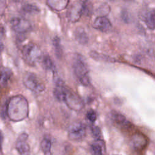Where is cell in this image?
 I'll list each match as a JSON object with an SVG mask.
<instances>
[{
  "instance_id": "cell-11",
  "label": "cell",
  "mask_w": 155,
  "mask_h": 155,
  "mask_svg": "<svg viewBox=\"0 0 155 155\" xmlns=\"http://www.w3.org/2000/svg\"><path fill=\"white\" fill-rule=\"evenodd\" d=\"M131 143L133 148L136 150L140 151L147 147L148 140L143 134L140 133H136L132 136Z\"/></svg>"
},
{
  "instance_id": "cell-10",
  "label": "cell",
  "mask_w": 155,
  "mask_h": 155,
  "mask_svg": "<svg viewBox=\"0 0 155 155\" xmlns=\"http://www.w3.org/2000/svg\"><path fill=\"white\" fill-rule=\"evenodd\" d=\"M93 27L102 32L107 33L110 31L112 29V24L110 20L105 16L97 17L93 24Z\"/></svg>"
},
{
  "instance_id": "cell-12",
  "label": "cell",
  "mask_w": 155,
  "mask_h": 155,
  "mask_svg": "<svg viewBox=\"0 0 155 155\" xmlns=\"http://www.w3.org/2000/svg\"><path fill=\"white\" fill-rule=\"evenodd\" d=\"M143 20L147 27L151 30L155 29V10L151 9L143 15Z\"/></svg>"
},
{
  "instance_id": "cell-19",
  "label": "cell",
  "mask_w": 155,
  "mask_h": 155,
  "mask_svg": "<svg viewBox=\"0 0 155 155\" xmlns=\"http://www.w3.org/2000/svg\"><path fill=\"white\" fill-rule=\"evenodd\" d=\"M53 45L54 47V53L58 58H61L63 54L62 47L61 44V41L59 37L55 36L53 39Z\"/></svg>"
},
{
  "instance_id": "cell-16",
  "label": "cell",
  "mask_w": 155,
  "mask_h": 155,
  "mask_svg": "<svg viewBox=\"0 0 155 155\" xmlns=\"http://www.w3.org/2000/svg\"><path fill=\"white\" fill-rule=\"evenodd\" d=\"M101 140H97L92 143L90 145V151L91 155H104L103 148Z\"/></svg>"
},
{
  "instance_id": "cell-25",
  "label": "cell",
  "mask_w": 155,
  "mask_h": 155,
  "mask_svg": "<svg viewBox=\"0 0 155 155\" xmlns=\"http://www.w3.org/2000/svg\"><path fill=\"white\" fill-rule=\"evenodd\" d=\"M1 116L4 119L7 116V102H5L1 107Z\"/></svg>"
},
{
  "instance_id": "cell-24",
  "label": "cell",
  "mask_w": 155,
  "mask_h": 155,
  "mask_svg": "<svg viewBox=\"0 0 155 155\" xmlns=\"http://www.w3.org/2000/svg\"><path fill=\"white\" fill-rule=\"evenodd\" d=\"M86 117L90 122H94V121L97 119V114L93 110L90 109L87 112Z\"/></svg>"
},
{
  "instance_id": "cell-13",
  "label": "cell",
  "mask_w": 155,
  "mask_h": 155,
  "mask_svg": "<svg viewBox=\"0 0 155 155\" xmlns=\"http://www.w3.org/2000/svg\"><path fill=\"white\" fill-rule=\"evenodd\" d=\"M69 0H47L49 7L55 11H61L65 9L68 4Z\"/></svg>"
},
{
  "instance_id": "cell-27",
  "label": "cell",
  "mask_w": 155,
  "mask_h": 155,
  "mask_svg": "<svg viewBox=\"0 0 155 155\" xmlns=\"http://www.w3.org/2000/svg\"><path fill=\"white\" fill-rule=\"evenodd\" d=\"M5 0H1V10L3 8L5 7Z\"/></svg>"
},
{
  "instance_id": "cell-14",
  "label": "cell",
  "mask_w": 155,
  "mask_h": 155,
  "mask_svg": "<svg viewBox=\"0 0 155 155\" xmlns=\"http://www.w3.org/2000/svg\"><path fill=\"white\" fill-rule=\"evenodd\" d=\"M76 40L82 45H85L88 42V35L85 30L82 27H78L74 31Z\"/></svg>"
},
{
  "instance_id": "cell-23",
  "label": "cell",
  "mask_w": 155,
  "mask_h": 155,
  "mask_svg": "<svg viewBox=\"0 0 155 155\" xmlns=\"http://www.w3.org/2000/svg\"><path fill=\"white\" fill-rule=\"evenodd\" d=\"M91 131L93 137L96 140H101L102 133H101V130L99 127L94 126V125L92 126L91 128Z\"/></svg>"
},
{
  "instance_id": "cell-7",
  "label": "cell",
  "mask_w": 155,
  "mask_h": 155,
  "mask_svg": "<svg viewBox=\"0 0 155 155\" xmlns=\"http://www.w3.org/2000/svg\"><path fill=\"white\" fill-rule=\"evenodd\" d=\"M23 82L24 85L31 91L39 93L45 90L44 84L39 80L37 76L33 73H26L24 76Z\"/></svg>"
},
{
  "instance_id": "cell-26",
  "label": "cell",
  "mask_w": 155,
  "mask_h": 155,
  "mask_svg": "<svg viewBox=\"0 0 155 155\" xmlns=\"http://www.w3.org/2000/svg\"><path fill=\"white\" fill-rule=\"evenodd\" d=\"M122 19L125 22H128L130 21V17L127 11H123L122 12Z\"/></svg>"
},
{
  "instance_id": "cell-8",
  "label": "cell",
  "mask_w": 155,
  "mask_h": 155,
  "mask_svg": "<svg viewBox=\"0 0 155 155\" xmlns=\"http://www.w3.org/2000/svg\"><path fill=\"white\" fill-rule=\"evenodd\" d=\"M10 24L15 31L21 35L28 32L31 28V24L28 20L20 17L13 18L10 21Z\"/></svg>"
},
{
  "instance_id": "cell-9",
  "label": "cell",
  "mask_w": 155,
  "mask_h": 155,
  "mask_svg": "<svg viewBox=\"0 0 155 155\" xmlns=\"http://www.w3.org/2000/svg\"><path fill=\"white\" fill-rule=\"evenodd\" d=\"M28 139V134L25 133H21L16 141V149L17 150L19 155H30V147L27 140Z\"/></svg>"
},
{
  "instance_id": "cell-18",
  "label": "cell",
  "mask_w": 155,
  "mask_h": 155,
  "mask_svg": "<svg viewBox=\"0 0 155 155\" xmlns=\"http://www.w3.org/2000/svg\"><path fill=\"white\" fill-rule=\"evenodd\" d=\"M41 61L43 67L45 69L52 70V71L54 70L55 66H54V62H53L52 59H51V58L50 57L49 55H48V54L44 55Z\"/></svg>"
},
{
  "instance_id": "cell-5",
  "label": "cell",
  "mask_w": 155,
  "mask_h": 155,
  "mask_svg": "<svg viewBox=\"0 0 155 155\" xmlns=\"http://www.w3.org/2000/svg\"><path fill=\"white\" fill-rule=\"evenodd\" d=\"M85 2L78 0L74 2L67 11V18L71 22H76L79 20L85 8Z\"/></svg>"
},
{
  "instance_id": "cell-22",
  "label": "cell",
  "mask_w": 155,
  "mask_h": 155,
  "mask_svg": "<svg viewBox=\"0 0 155 155\" xmlns=\"http://www.w3.org/2000/svg\"><path fill=\"white\" fill-rule=\"evenodd\" d=\"M22 11L24 13L27 14H36L38 13L40 10L37 6L33 4H27L22 6Z\"/></svg>"
},
{
  "instance_id": "cell-4",
  "label": "cell",
  "mask_w": 155,
  "mask_h": 155,
  "mask_svg": "<svg viewBox=\"0 0 155 155\" xmlns=\"http://www.w3.org/2000/svg\"><path fill=\"white\" fill-rule=\"evenodd\" d=\"M62 102H64L68 108L76 111L81 110L84 107L83 102L79 96L73 90L66 87Z\"/></svg>"
},
{
  "instance_id": "cell-2",
  "label": "cell",
  "mask_w": 155,
  "mask_h": 155,
  "mask_svg": "<svg viewBox=\"0 0 155 155\" xmlns=\"http://www.w3.org/2000/svg\"><path fill=\"white\" fill-rule=\"evenodd\" d=\"M73 69L80 82L84 86L90 84L87 64L81 55L77 54L73 62Z\"/></svg>"
},
{
  "instance_id": "cell-6",
  "label": "cell",
  "mask_w": 155,
  "mask_h": 155,
  "mask_svg": "<svg viewBox=\"0 0 155 155\" xmlns=\"http://www.w3.org/2000/svg\"><path fill=\"white\" fill-rule=\"evenodd\" d=\"M86 135V126L81 122L73 123L68 128V137L73 141H81Z\"/></svg>"
},
{
  "instance_id": "cell-21",
  "label": "cell",
  "mask_w": 155,
  "mask_h": 155,
  "mask_svg": "<svg viewBox=\"0 0 155 155\" xmlns=\"http://www.w3.org/2000/svg\"><path fill=\"white\" fill-rule=\"evenodd\" d=\"M90 56L93 58V59L97 60V61H105V62H113V58H110L109 56H107L106 55H104L103 54L99 53L94 51H91L90 53Z\"/></svg>"
},
{
  "instance_id": "cell-17",
  "label": "cell",
  "mask_w": 155,
  "mask_h": 155,
  "mask_svg": "<svg viewBox=\"0 0 155 155\" xmlns=\"http://www.w3.org/2000/svg\"><path fill=\"white\" fill-rule=\"evenodd\" d=\"M12 76V73L9 68H2L1 70V85L2 86L7 85Z\"/></svg>"
},
{
  "instance_id": "cell-1",
  "label": "cell",
  "mask_w": 155,
  "mask_h": 155,
  "mask_svg": "<svg viewBox=\"0 0 155 155\" xmlns=\"http://www.w3.org/2000/svg\"><path fill=\"white\" fill-rule=\"evenodd\" d=\"M7 117L12 121L19 122L26 119L29 113L27 100L22 95L12 96L7 102Z\"/></svg>"
},
{
  "instance_id": "cell-15",
  "label": "cell",
  "mask_w": 155,
  "mask_h": 155,
  "mask_svg": "<svg viewBox=\"0 0 155 155\" xmlns=\"http://www.w3.org/2000/svg\"><path fill=\"white\" fill-rule=\"evenodd\" d=\"M112 119L117 124L124 127L125 128H128L130 127V124L129 123V122H128L126 119V118L125 117V116L124 115H122V114L114 111L112 113Z\"/></svg>"
},
{
  "instance_id": "cell-20",
  "label": "cell",
  "mask_w": 155,
  "mask_h": 155,
  "mask_svg": "<svg viewBox=\"0 0 155 155\" xmlns=\"http://www.w3.org/2000/svg\"><path fill=\"white\" fill-rule=\"evenodd\" d=\"M51 147V142L50 139L47 137H45L44 138H43L41 142V148L42 152L46 155L50 154Z\"/></svg>"
},
{
  "instance_id": "cell-3",
  "label": "cell",
  "mask_w": 155,
  "mask_h": 155,
  "mask_svg": "<svg viewBox=\"0 0 155 155\" xmlns=\"http://www.w3.org/2000/svg\"><path fill=\"white\" fill-rule=\"evenodd\" d=\"M21 52L24 60L30 65H35L41 61L44 56L39 46L33 42L24 45Z\"/></svg>"
}]
</instances>
